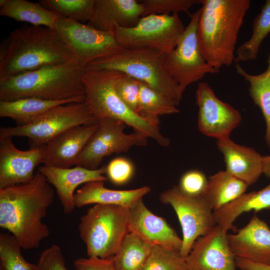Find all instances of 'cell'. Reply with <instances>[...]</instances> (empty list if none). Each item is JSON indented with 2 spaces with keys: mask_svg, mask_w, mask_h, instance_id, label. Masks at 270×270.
Wrapping results in <instances>:
<instances>
[{
  "mask_svg": "<svg viewBox=\"0 0 270 270\" xmlns=\"http://www.w3.org/2000/svg\"><path fill=\"white\" fill-rule=\"evenodd\" d=\"M200 8L190 14L176 46L166 54L164 64L168 72L178 86L182 96L186 88L208 74L219 72L210 66L202 52L198 36Z\"/></svg>",
  "mask_w": 270,
  "mask_h": 270,
  "instance_id": "obj_10",
  "label": "cell"
},
{
  "mask_svg": "<svg viewBox=\"0 0 270 270\" xmlns=\"http://www.w3.org/2000/svg\"><path fill=\"white\" fill-rule=\"evenodd\" d=\"M44 146L18 149L12 137L0 140V188L24 184L34 176L35 168L42 158Z\"/></svg>",
  "mask_w": 270,
  "mask_h": 270,
  "instance_id": "obj_16",
  "label": "cell"
},
{
  "mask_svg": "<svg viewBox=\"0 0 270 270\" xmlns=\"http://www.w3.org/2000/svg\"><path fill=\"white\" fill-rule=\"evenodd\" d=\"M198 106V126L204 135L218 140L230 138L240 124V112L220 100L206 82H198L196 94Z\"/></svg>",
  "mask_w": 270,
  "mask_h": 270,
  "instance_id": "obj_14",
  "label": "cell"
},
{
  "mask_svg": "<svg viewBox=\"0 0 270 270\" xmlns=\"http://www.w3.org/2000/svg\"><path fill=\"white\" fill-rule=\"evenodd\" d=\"M142 270H188L180 250L154 245Z\"/></svg>",
  "mask_w": 270,
  "mask_h": 270,
  "instance_id": "obj_34",
  "label": "cell"
},
{
  "mask_svg": "<svg viewBox=\"0 0 270 270\" xmlns=\"http://www.w3.org/2000/svg\"><path fill=\"white\" fill-rule=\"evenodd\" d=\"M154 245L130 232L114 256L116 270H142Z\"/></svg>",
  "mask_w": 270,
  "mask_h": 270,
  "instance_id": "obj_29",
  "label": "cell"
},
{
  "mask_svg": "<svg viewBox=\"0 0 270 270\" xmlns=\"http://www.w3.org/2000/svg\"><path fill=\"white\" fill-rule=\"evenodd\" d=\"M72 62H78L55 30L24 26L12 31L2 43L0 78Z\"/></svg>",
  "mask_w": 270,
  "mask_h": 270,
  "instance_id": "obj_2",
  "label": "cell"
},
{
  "mask_svg": "<svg viewBox=\"0 0 270 270\" xmlns=\"http://www.w3.org/2000/svg\"><path fill=\"white\" fill-rule=\"evenodd\" d=\"M97 122L84 102L60 104L50 109L30 124L1 126L0 140L25 136L28 138L30 147L44 146L69 128Z\"/></svg>",
  "mask_w": 270,
  "mask_h": 270,
  "instance_id": "obj_8",
  "label": "cell"
},
{
  "mask_svg": "<svg viewBox=\"0 0 270 270\" xmlns=\"http://www.w3.org/2000/svg\"><path fill=\"white\" fill-rule=\"evenodd\" d=\"M134 172L133 164L130 160L124 157L115 158L106 166V174L108 180L117 186L123 185L130 182Z\"/></svg>",
  "mask_w": 270,
  "mask_h": 270,
  "instance_id": "obj_37",
  "label": "cell"
},
{
  "mask_svg": "<svg viewBox=\"0 0 270 270\" xmlns=\"http://www.w3.org/2000/svg\"><path fill=\"white\" fill-rule=\"evenodd\" d=\"M54 30L85 68L89 63L120 52L124 48L114 32L98 30L88 24L61 18Z\"/></svg>",
  "mask_w": 270,
  "mask_h": 270,
  "instance_id": "obj_12",
  "label": "cell"
},
{
  "mask_svg": "<svg viewBox=\"0 0 270 270\" xmlns=\"http://www.w3.org/2000/svg\"><path fill=\"white\" fill-rule=\"evenodd\" d=\"M74 265L75 270H116L114 256L105 258H80L74 260Z\"/></svg>",
  "mask_w": 270,
  "mask_h": 270,
  "instance_id": "obj_40",
  "label": "cell"
},
{
  "mask_svg": "<svg viewBox=\"0 0 270 270\" xmlns=\"http://www.w3.org/2000/svg\"><path fill=\"white\" fill-rule=\"evenodd\" d=\"M104 182H90L78 188L74 195L76 207L94 204L116 205L130 209L151 190L148 186L128 190H111L104 186Z\"/></svg>",
  "mask_w": 270,
  "mask_h": 270,
  "instance_id": "obj_23",
  "label": "cell"
},
{
  "mask_svg": "<svg viewBox=\"0 0 270 270\" xmlns=\"http://www.w3.org/2000/svg\"><path fill=\"white\" fill-rule=\"evenodd\" d=\"M126 126L118 120H98V126L82 151L76 166L98 169L106 156L126 152L134 146L147 144L148 138L136 132L126 134Z\"/></svg>",
  "mask_w": 270,
  "mask_h": 270,
  "instance_id": "obj_13",
  "label": "cell"
},
{
  "mask_svg": "<svg viewBox=\"0 0 270 270\" xmlns=\"http://www.w3.org/2000/svg\"><path fill=\"white\" fill-rule=\"evenodd\" d=\"M36 266L38 270H68L62 250L55 244L41 252Z\"/></svg>",
  "mask_w": 270,
  "mask_h": 270,
  "instance_id": "obj_39",
  "label": "cell"
},
{
  "mask_svg": "<svg viewBox=\"0 0 270 270\" xmlns=\"http://www.w3.org/2000/svg\"><path fill=\"white\" fill-rule=\"evenodd\" d=\"M236 267L240 270H270V264L254 262L246 259L236 257Z\"/></svg>",
  "mask_w": 270,
  "mask_h": 270,
  "instance_id": "obj_41",
  "label": "cell"
},
{
  "mask_svg": "<svg viewBox=\"0 0 270 270\" xmlns=\"http://www.w3.org/2000/svg\"><path fill=\"white\" fill-rule=\"evenodd\" d=\"M270 208V183L258 191L244 193L235 200L214 212L216 223L228 232L236 231L234 222L242 213Z\"/></svg>",
  "mask_w": 270,
  "mask_h": 270,
  "instance_id": "obj_25",
  "label": "cell"
},
{
  "mask_svg": "<svg viewBox=\"0 0 270 270\" xmlns=\"http://www.w3.org/2000/svg\"><path fill=\"white\" fill-rule=\"evenodd\" d=\"M129 230L152 245L179 250L182 248V239L164 219L148 208L142 198L129 209Z\"/></svg>",
  "mask_w": 270,
  "mask_h": 270,
  "instance_id": "obj_19",
  "label": "cell"
},
{
  "mask_svg": "<svg viewBox=\"0 0 270 270\" xmlns=\"http://www.w3.org/2000/svg\"><path fill=\"white\" fill-rule=\"evenodd\" d=\"M22 248L12 235L0 234V270H38L36 264L27 262Z\"/></svg>",
  "mask_w": 270,
  "mask_h": 270,
  "instance_id": "obj_33",
  "label": "cell"
},
{
  "mask_svg": "<svg viewBox=\"0 0 270 270\" xmlns=\"http://www.w3.org/2000/svg\"><path fill=\"white\" fill-rule=\"evenodd\" d=\"M263 174L270 178V155L263 157Z\"/></svg>",
  "mask_w": 270,
  "mask_h": 270,
  "instance_id": "obj_42",
  "label": "cell"
},
{
  "mask_svg": "<svg viewBox=\"0 0 270 270\" xmlns=\"http://www.w3.org/2000/svg\"><path fill=\"white\" fill-rule=\"evenodd\" d=\"M97 126L98 122L77 126L63 132L45 145L41 164L62 168L76 166Z\"/></svg>",
  "mask_w": 270,
  "mask_h": 270,
  "instance_id": "obj_20",
  "label": "cell"
},
{
  "mask_svg": "<svg viewBox=\"0 0 270 270\" xmlns=\"http://www.w3.org/2000/svg\"><path fill=\"white\" fill-rule=\"evenodd\" d=\"M38 171L53 185L62 206L64 212L71 214L76 206L74 202V191L82 184L93 182L108 180L106 166L90 170L80 166L62 168L43 164Z\"/></svg>",
  "mask_w": 270,
  "mask_h": 270,
  "instance_id": "obj_17",
  "label": "cell"
},
{
  "mask_svg": "<svg viewBox=\"0 0 270 270\" xmlns=\"http://www.w3.org/2000/svg\"><path fill=\"white\" fill-rule=\"evenodd\" d=\"M84 98L62 100H47L32 98L10 101L0 100V116L11 118L17 126H26L54 107L60 104L84 102Z\"/></svg>",
  "mask_w": 270,
  "mask_h": 270,
  "instance_id": "obj_24",
  "label": "cell"
},
{
  "mask_svg": "<svg viewBox=\"0 0 270 270\" xmlns=\"http://www.w3.org/2000/svg\"><path fill=\"white\" fill-rule=\"evenodd\" d=\"M226 238L236 257L270 264V228L256 214L235 234H227Z\"/></svg>",
  "mask_w": 270,
  "mask_h": 270,
  "instance_id": "obj_18",
  "label": "cell"
},
{
  "mask_svg": "<svg viewBox=\"0 0 270 270\" xmlns=\"http://www.w3.org/2000/svg\"><path fill=\"white\" fill-rule=\"evenodd\" d=\"M114 88L120 98L136 112L140 90V81L128 74L121 73L116 82Z\"/></svg>",
  "mask_w": 270,
  "mask_h": 270,
  "instance_id": "obj_36",
  "label": "cell"
},
{
  "mask_svg": "<svg viewBox=\"0 0 270 270\" xmlns=\"http://www.w3.org/2000/svg\"><path fill=\"white\" fill-rule=\"evenodd\" d=\"M208 183V178L202 172L192 170L186 172L182 175L178 186L188 194L202 196Z\"/></svg>",
  "mask_w": 270,
  "mask_h": 270,
  "instance_id": "obj_38",
  "label": "cell"
},
{
  "mask_svg": "<svg viewBox=\"0 0 270 270\" xmlns=\"http://www.w3.org/2000/svg\"><path fill=\"white\" fill-rule=\"evenodd\" d=\"M166 54L148 48H123L115 54L89 63L86 68L112 70L128 74L179 105L182 96L178 86L166 70Z\"/></svg>",
  "mask_w": 270,
  "mask_h": 270,
  "instance_id": "obj_6",
  "label": "cell"
},
{
  "mask_svg": "<svg viewBox=\"0 0 270 270\" xmlns=\"http://www.w3.org/2000/svg\"><path fill=\"white\" fill-rule=\"evenodd\" d=\"M198 36L208 63L220 71L235 60L238 34L250 5V0H200Z\"/></svg>",
  "mask_w": 270,
  "mask_h": 270,
  "instance_id": "obj_3",
  "label": "cell"
},
{
  "mask_svg": "<svg viewBox=\"0 0 270 270\" xmlns=\"http://www.w3.org/2000/svg\"><path fill=\"white\" fill-rule=\"evenodd\" d=\"M160 198L170 204L177 215L182 232L180 252L186 258L196 240L216 226L214 211L203 196L188 194L178 185L162 192Z\"/></svg>",
  "mask_w": 270,
  "mask_h": 270,
  "instance_id": "obj_11",
  "label": "cell"
},
{
  "mask_svg": "<svg viewBox=\"0 0 270 270\" xmlns=\"http://www.w3.org/2000/svg\"><path fill=\"white\" fill-rule=\"evenodd\" d=\"M122 72L108 70L85 68L82 81L85 91L84 104L98 120L110 118L120 120L134 132L154 139L160 146H168L170 140L160 132L159 120H150L130 108L116 94L114 85Z\"/></svg>",
  "mask_w": 270,
  "mask_h": 270,
  "instance_id": "obj_5",
  "label": "cell"
},
{
  "mask_svg": "<svg viewBox=\"0 0 270 270\" xmlns=\"http://www.w3.org/2000/svg\"><path fill=\"white\" fill-rule=\"evenodd\" d=\"M185 28L177 14H149L134 26H118L113 32L124 48H148L167 54L178 44Z\"/></svg>",
  "mask_w": 270,
  "mask_h": 270,
  "instance_id": "obj_9",
  "label": "cell"
},
{
  "mask_svg": "<svg viewBox=\"0 0 270 270\" xmlns=\"http://www.w3.org/2000/svg\"><path fill=\"white\" fill-rule=\"evenodd\" d=\"M54 191L38 170L30 182L0 188V226L10 232L22 248H38L48 236L42 222L53 202Z\"/></svg>",
  "mask_w": 270,
  "mask_h": 270,
  "instance_id": "obj_1",
  "label": "cell"
},
{
  "mask_svg": "<svg viewBox=\"0 0 270 270\" xmlns=\"http://www.w3.org/2000/svg\"><path fill=\"white\" fill-rule=\"evenodd\" d=\"M0 15L16 21L54 29L61 16L44 7L39 2L26 0H0Z\"/></svg>",
  "mask_w": 270,
  "mask_h": 270,
  "instance_id": "obj_26",
  "label": "cell"
},
{
  "mask_svg": "<svg viewBox=\"0 0 270 270\" xmlns=\"http://www.w3.org/2000/svg\"><path fill=\"white\" fill-rule=\"evenodd\" d=\"M270 34V0H266L254 20L251 36L236 50L234 62L256 59L262 42Z\"/></svg>",
  "mask_w": 270,
  "mask_h": 270,
  "instance_id": "obj_31",
  "label": "cell"
},
{
  "mask_svg": "<svg viewBox=\"0 0 270 270\" xmlns=\"http://www.w3.org/2000/svg\"><path fill=\"white\" fill-rule=\"evenodd\" d=\"M144 8L136 0H95L92 16L88 24L100 30L134 26L143 16Z\"/></svg>",
  "mask_w": 270,
  "mask_h": 270,
  "instance_id": "obj_21",
  "label": "cell"
},
{
  "mask_svg": "<svg viewBox=\"0 0 270 270\" xmlns=\"http://www.w3.org/2000/svg\"><path fill=\"white\" fill-rule=\"evenodd\" d=\"M140 82V90L136 112L150 120H159V116L177 114L178 105L173 100Z\"/></svg>",
  "mask_w": 270,
  "mask_h": 270,
  "instance_id": "obj_30",
  "label": "cell"
},
{
  "mask_svg": "<svg viewBox=\"0 0 270 270\" xmlns=\"http://www.w3.org/2000/svg\"><path fill=\"white\" fill-rule=\"evenodd\" d=\"M143 16L149 14L170 15L180 12L187 13L194 4H200V0H142Z\"/></svg>",
  "mask_w": 270,
  "mask_h": 270,
  "instance_id": "obj_35",
  "label": "cell"
},
{
  "mask_svg": "<svg viewBox=\"0 0 270 270\" xmlns=\"http://www.w3.org/2000/svg\"><path fill=\"white\" fill-rule=\"evenodd\" d=\"M38 2L63 18L81 22L90 20L95 0H40Z\"/></svg>",
  "mask_w": 270,
  "mask_h": 270,
  "instance_id": "obj_32",
  "label": "cell"
},
{
  "mask_svg": "<svg viewBox=\"0 0 270 270\" xmlns=\"http://www.w3.org/2000/svg\"><path fill=\"white\" fill-rule=\"evenodd\" d=\"M248 186L226 170H222L208 178L202 196L214 212L238 198L245 193Z\"/></svg>",
  "mask_w": 270,
  "mask_h": 270,
  "instance_id": "obj_27",
  "label": "cell"
},
{
  "mask_svg": "<svg viewBox=\"0 0 270 270\" xmlns=\"http://www.w3.org/2000/svg\"><path fill=\"white\" fill-rule=\"evenodd\" d=\"M78 229L88 257L114 256L130 232L129 209L95 204L80 217Z\"/></svg>",
  "mask_w": 270,
  "mask_h": 270,
  "instance_id": "obj_7",
  "label": "cell"
},
{
  "mask_svg": "<svg viewBox=\"0 0 270 270\" xmlns=\"http://www.w3.org/2000/svg\"><path fill=\"white\" fill-rule=\"evenodd\" d=\"M268 66L262 73L252 74L236 63L237 72L250 84V95L254 103L260 110L266 124L265 140L270 148V52L268 58Z\"/></svg>",
  "mask_w": 270,
  "mask_h": 270,
  "instance_id": "obj_28",
  "label": "cell"
},
{
  "mask_svg": "<svg viewBox=\"0 0 270 270\" xmlns=\"http://www.w3.org/2000/svg\"><path fill=\"white\" fill-rule=\"evenodd\" d=\"M226 170L248 186L263 174V157L254 148L236 144L230 138L217 140Z\"/></svg>",
  "mask_w": 270,
  "mask_h": 270,
  "instance_id": "obj_22",
  "label": "cell"
},
{
  "mask_svg": "<svg viewBox=\"0 0 270 270\" xmlns=\"http://www.w3.org/2000/svg\"><path fill=\"white\" fill-rule=\"evenodd\" d=\"M85 68L78 62H68L0 78V100L30 98L62 100L84 97Z\"/></svg>",
  "mask_w": 270,
  "mask_h": 270,
  "instance_id": "obj_4",
  "label": "cell"
},
{
  "mask_svg": "<svg viewBox=\"0 0 270 270\" xmlns=\"http://www.w3.org/2000/svg\"><path fill=\"white\" fill-rule=\"evenodd\" d=\"M220 226L198 238L186 260L188 270H236V256Z\"/></svg>",
  "mask_w": 270,
  "mask_h": 270,
  "instance_id": "obj_15",
  "label": "cell"
}]
</instances>
